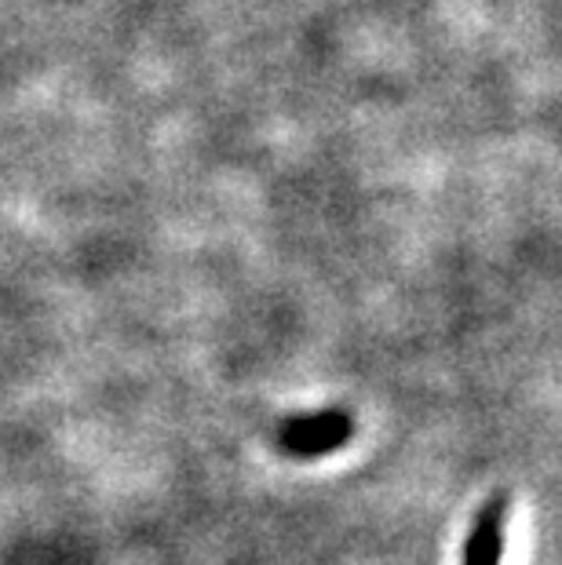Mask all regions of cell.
<instances>
[{
	"label": "cell",
	"instance_id": "6da1fadb",
	"mask_svg": "<svg viewBox=\"0 0 562 565\" xmlns=\"http://www.w3.org/2000/svg\"><path fill=\"white\" fill-rule=\"evenodd\" d=\"M351 416L343 413H315V416H300V419H289L282 430V445L289 449L293 456H326L332 449L351 438Z\"/></svg>",
	"mask_w": 562,
	"mask_h": 565
},
{
	"label": "cell",
	"instance_id": "7a4b0ae2",
	"mask_svg": "<svg viewBox=\"0 0 562 565\" xmlns=\"http://www.w3.org/2000/svg\"><path fill=\"white\" fill-rule=\"evenodd\" d=\"M505 525H508V500H489L468 533L464 544V565H500L505 555Z\"/></svg>",
	"mask_w": 562,
	"mask_h": 565
}]
</instances>
